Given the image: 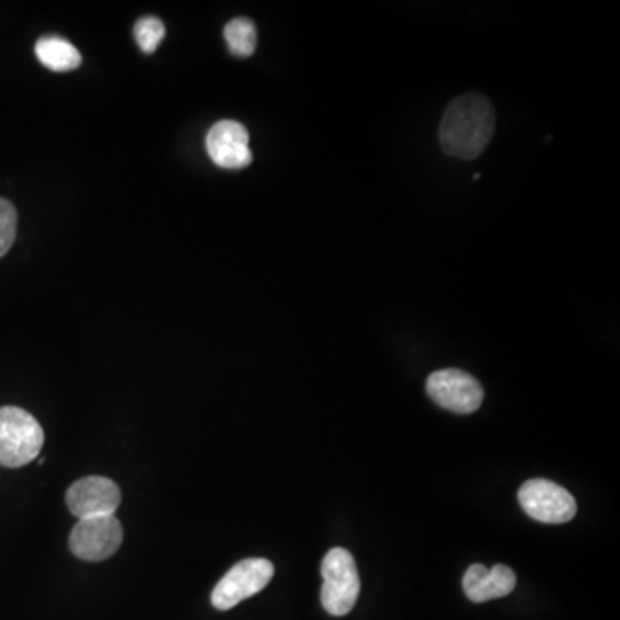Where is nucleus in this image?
Here are the masks:
<instances>
[{
    "label": "nucleus",
    "mask_w": 620,
    "mask_h": 620,
    "mask_svg": "<svg viewBox=\"0 0 620 620\" xmlns=\"http://www.w3.org/2000/svg\"><path fill=\"white\" fill-rule=\"evenodd\" d=\"M206 149L213 163L222 170H243L252 163L249 131L233 119H225L210 128Z\"/></svg>",
    "instance_id": "1a4fd4ad"
},
{
    "label": "nucleus",
    "mask_w": 620,
    "mask_h": 620,
    "mask_svg": "<svg viewBox=\"0 0 620 620\" xmlns=\"http://www.w3.org/2000/svg\"><path fill=\"white\" fill-rule=\"evenodd\" d=\"M519 502L525 514L545 524H564L576 518L573 494L548 479H531L519 490Z\"/></svg>",
    "instance_id": "39448f33"
},
{
    "label": "nucleus",
    "mask_w": 620,
    "mask_h": 620,
    "mask_svg": "<svg viewBox=\"0 0 620 620\" xmlns=\"http://www.w3.org/2000/svg\"><path fill=\"white\" fill-rule=\"evenodd\" d=\"M225 40L233 56L250 57L258 47V29L247 18H235L225 26Z\"/></svg>",
    "instance_id": "f8f14e48"
},
{
    "label": "nucleus",
    "mask_w": 620,
    "mask_h": 620,
    "mask_svg": "<svg viewBox=\"0 0 620 620\" xmlns=\"http://www.w3.org/2000/svg\"><path fill=\"white\" fill-rule=\"evenodd\" d=\"M44 429L20 407H0V466L23 467L44 447Z\"/></svg>",
    "instance_id": "f03ea898"
},
{
    "label": "nucleus",
    "mask_w": 620,
    "mask_h": 620,
    "mask_svg": "<svg viewBox=\"0 0 620 620\" xmlns=\"http://www.w3.org/2000/svg\"><path fill=\"white\" fill-rule=\"evenodd\" d=\"M164 35H166V29H164V23L159 18H142V20L137 21V24H134V40H137V44L145 54H152V52L157 51Z\"/></svg>",
    "instance_id": "ddd939ff"
},
{
    "label": "nucleus",
    "mask_w": 620,
    "mask_h": 620,
    "mask_svg": "<svg viewBox=\"0 0 620 620\" xmlns=\"http://www.w3.org/2000/svg\"><path fill=\"white\" fill-rule=\"evenodd\" d=\"M320 603L329 616L352 612L360 592V577L352 554L345 548L329 550L320 564Z\"/></svg>",
    "instance_id": "7ed1b4c3"
},
{
    "label": "nucleus",
    "mask_w": 620,
    "mask_h": 620,
    "mask_svg": "<svg viewBox=\"0 0 620 620\" xmlns=\"http://www.w3.org/2000/svg\"><path fill=\"white\" fill-rule=\"evenodd\" d=\"M36 59L56 73L73 72L81 64V54L75 45L57 35L42 36L35 45Z\"/></svg>",
    "instance_id": "9b49d317"
},
{
    "label": "nucleus",
    "mask_w": 620,
    "mask_h": 620,
    "mask_svg": "<svg viewBox=\"0 0 620 620\" xmlns=\"http://www.w3.org/2000/svg\"><path fill=\"white\" fill-rule=\"evenodd\" d=\"M273 576L274 565L265 558L238 562L214 588L210 601L218 610L233 609L241 601L261 592Z\"/></svg>",
    "instance_id": "20e7f679"
},
{
    "label": "nucleus",
    "mask_w": 620,
    "mask_h": 620,
    "mask_svg": "<svg viewBox=\"0 0 620 620\" xmlns=\"http://www.w3.org/2000/svg\"><path fill=\"white\" fill-rule=\"evenodd\" d=\"M518 577L507 565L497 564L487 569L482 564L470 565L464 576V591L475 603L503 598L514 591Z\"/></svg>",
    "instance_id": "9d476101"
},
{
    "label": "nucleus",
    "mask_w": 620,
    "mask_h": 620,
    "mask_svg": "<svg viewBox=\"0 0 620 620\" xmlns=\"http://www.w3.org/2000/svg\"><path fill=\"white\" fill-rule=\"evenodd\" d=\"M18 214L11 202L0 198V259L11 249L17 238Z\"/></svg>",
    "instance_id": "4468645a"
},
{
    "label": "nucleus",
    "mask_w": 620,
    "mask_h": 620,
    "mask_svg": "<svg viewBox=\"0 0 620 620\" xmlns=\"http://www.w3.org/2000/svg\"><path fill=\"white\" fill-rule=\"evenodd\" d=\"M67 509L75 518L115 515L121 503V491L112 479L87 476L73 482L66 493Z\"/></svg>",
    "instance_id": "6e6552de"
},
{
    "label": "nucleus",
    "mask_w": 620,
    "mask_h": 620,
    "mask_svg": "<svg viewBox=\"0 0 620 620\" xmlns=\"http://www.w3.org/2000/svg\"><path fill=\"white\" fill-rule=\"evenodd\" d=\"M494 133V109L487 97L466 94L448 104L439 123V145L450 157L472 161L487 151Z\"/></svg>",
    "instance_id": "f257e3e1"
},
{
    "label": "nucleus",
    "mask_w": 620,
    "mask_h": 620,
    "mask_svg": "<svg viewBox=\"0 0 620 620\" xmlns=\"http://www.w3.org/2000/svg\"><path fill=\"white\" fill-rule=\"evenodd\" d=\"M123 543V525L116 515L79 519L69 534L73 555L87 562H102L118 552Z\"/></svg>",
    "instance_id": "423d86ee"
},
{
    "label": "nucleus",
    "mask_w": 620,
    "mask_h": 620,
    "mask_svg": "<svg viewBox=\"0 0 620 620\" xmlns=\"http://www.w3.org/2000/svg\"><path fill=\"white\" fill-rule=\"evenodd\" d=\"M427 395L439 407L455 414H472L481 407L485 392L475 376L460 369H443L427 378Z\"/></svg>",
    "instance_id": "0eeeda50"
}]
</instances>
